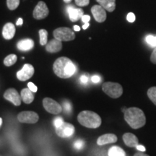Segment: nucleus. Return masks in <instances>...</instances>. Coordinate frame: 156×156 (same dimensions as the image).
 Listing matches in <instances>:
<instances>
[{"label":"nucleus","instance_id":"1","mask_svg":"<svg viewBox=\"0 0 156 156\" xmlns=\"http://www.w3.org/2000/svg\"><path fill=\"white\" fill-rule=\"evenodd\" d=\"M54 73L58 77L67 79L73 76L76 72V67L71 59L62 56L58 58L53 65Z\"/></svg>","mask_w":156,"mask_h":156},{"label":"nucleus","instance_id":"2","mask_svg":"<svg viewBox=\"0 0 156 156\" xmlns=\"http://www.w3.org/2000/svg\"><path fill=\"white\" fill-rule=\"evenodd\" d=\"M124 120L132 129H137L143 126L146 123V117L141 109L136 107L126 108L124 112Z\"/></svg>","mask_w":156,"mask_h":156},{"label":"nucleus","instance_id":"3","mask_svg":"<svg viewBox=\"0 0 156 156\" xmlns=\"http://www.w3.org/2000/svg\"><path fill=\"white\" fill-rule=\"evenodd\" d=\"M77 120L81 125L90 129H96L101 126V116L91 111H83L78 114Z\"/></svg>","mask_w":156,"mask_h":156},{"label":"nucleus","instance_id":"4","mask_svg":"<svg viewBox=\"0 0 156 156\" xmlns=\"http://www.w3.org/2000/svg\"><path fill=\"white\" fill-rule=\"evenodd\" d=\"M103 91L112 98H118L122 96L123 87L120 84L112 82H106L102 85Z\"/></svg>","mask_w":156,"mask_h":156},{"label":"nucleus","instance_id":"5","mask_svg":"<svg viewBox=\"0 0 156 156\" xmlns=\"http://www.w3.org/2000/svg\"><path fill=\"white\" fill-rule=\"evenodd\" d=\"M54 38L58 39L61 41H70L75 38V34L74 31L69 28L62 27L55 29L53 32Z\"/></svg>","mask_w":156,"mask_h":156},{"label":"nucleus","instance_id":"6","mask_svg":"<svg viewBox=\"0 0 156 156\" xmlns=\"http://www.w3.org/2000/svg\"><path fill=\"white\" fill-rule=\"evenodd\" d=\"M43 106L46 112L52 114H58L62 111L61 105L50 98H45L43 100Z\"/></svg>","mask_w":156,"mask_h":156},{"label":"nucleus","instance_id":"7","mask_svg":"<svg viewBox=\"0 0 156 156\" xmlns=\"http://www.w3.org/2000/svg\"><path fill=\"white\" fill-rule=\"evenodd\" d=\"M17 119L20 123L25 124H35L38 122L39 116L36 112L31 111H25L17 115Z\"/></svg>","mask_w":156,"mask_h":156},{"label":"nucleus","instance_id":"8","mask_svg":"<svg viewBox=\"0 0 156 156\" xmlns=\"http://www.w3.org/2000/svg\"><path fill=\"white\" fill-rule=\"evenodd\" d=\"M49 14V10L46 4L43 1H40L35 7L33 12V16L36 20L45 19Z\"/></svg>","mask_w":156,"mask_h":156},{"label":"nucleus","instance_id":"9","mask_svg":"<svg viewBox=\"0 0 156 156\" xmlns=\"http://www.w3.org/2000/svg\"><path fill=\"white\" fill-rule=\"evenodd\" d=\"M75 132V126L70 123L64 122L59 127L56 128V133L58 136L67 138L71 136Z\"/></svg>","mask_w":156,"mask_h":156},{"label":"nucleus","instance_id":"10","mask_svg":"<svg viewBox=\"0 0 156 156\" xmlns=\"http://www.w3.org/2000/svg\"><path fill=\"white\" fill-rule=\"evenodd\" d=\"M34 67L30 64H25L23 67L17 73V77L20 81H26L34 75Z\"/></svg>","mask_w":156,"mask_h":156},{"label":"nucleus","instance_id":"11","mask_svg":"<svg viewBox=\"0 0 156 156\" xmlns=\"http://www.w3.org/2000/svg\"><path fill=\"white\" fill-rule=\"evenodd\" d=\"M4 98L7 101L12 103L15 106H20L22 98H21V95L19 94L18 92L14 88H9L8 90H7L4 93Z\"/></svg>","mask_w":156,"mask_h":156},{"label":"nucleus","instance_id":"12","mask_svg":"<svg viewBox=\"0 0 156 156\" xmlns=\"http://www.w3.org/2000/svg\"><path fill=\"white\" fill-rule=\"evenodd\" d=\"M91 12L93 17L98 23H103L106 19V12L101 5H95L91 8Z\"/></svg>","mask_w":156,"mask_h":156},{"label":"nucleus","instance_id":"13","mask_svg":"<svg viewBox=\"0 0 156 156\" xmlns=\"http://www.w3.org/2000/svg\"><path fill=\"white\" fill-rule=\"evenodd\" d=\"M67 11L69 15V20L72 22H77L84 15V12L80 8H75L73 5H69L67 7Z\"/></svg>","mask_w":156,"mask_h":156},{"label":"nucleus","instance_id":"14","mask_svg":"<svg viewBox=\"0 0 156 156\" xmlns=\"http://www.w3.org/2000/svg\"><path fill=\"white\" fill-rule=\"evenodd\" d=\"M62 41L56 38L52 39L46 45V50L49 53H57L62 50Z\"/></svg>","mask_w":156,"mask_h":156},{"label":"nucleus","instance_id":"15","mask_svg":"<svg viewBox=\"0 0 156 156\" xmlns=\"http://www.w3.org/2000/svg\"><path fill=\"white\" fill-rule=\"evenodd\" d=\"M16 29L15 25L12 23H7L4 25L2 29V36L6 40H10L15 36Z\"/></svg>","mask_w":156,"mask_h":156},{"label":"nucleus","instance_id":"16","mask_svg":"<svg viewBox=\"0 0 156 156\" xmlns=\"http://www.w3.org/2000/svg\"><path fill=\"white\" fill-rule=\"evenodd\" d=\"M117 141V136L114 134H105L98 138L97 144L98 145L102 146L106 144L114 143Z\"/></svg>","mask_w":156,"mask_h":156},{"label":"nucleus","instance_id":"17","mask_svg":"<svg viewBox=\"0 0 156 156\" xmlns=\"http://www.w3.org/2000/svg\"><path fill=\"white\" fill-rule=\"evenodd\" d=\"M123 140L124 144L129 147H136L139 145V140L138 138L132 133H125L123 135Z\"/></svg>","mask_w":156,"mask_h":156},{"label":"nucleus","instance_id":"18","mask_svg":"<svg viewBox=\"0 0 156 156\" xmlns=\"http://www.w3.org/2000/svg\"><path fill=\"white\" fill-rule=\"evenodd\" d=\"M17 48L20 51H29L32 49L34 46V41L32 39L26 38L23 39V40L20 41L17 44Z\"/></svg>","mask_w":156,"mask_h":156},{"label":"nucleus","instance_id":"19","mask_svg":"<svg viewBox=\"0 0 156 156\" xmlns=\"http://www.w3.org/2000/svg\"><path fill=\"white\" fill-rule=\"evenodd\" d=\"M32 90L28 88H24L21 90L20 95L23 102L26 104H30L34 101V95Z\"/></svg>","mask_w":156,"mask_h":156},{"label":"nucleus","instance_id":"20","mask_svg":"<svg viewBox=\"0 0 156 156\" xmlns=\"http://www.w3.org/2000/svg\"><path fill=\"white\" fill-rule=\"evenodd\" d=\"M96 1L106 10L110 12L114 11L116 9V0H96Z\"/></svg>","mask_w":156,"mask_h":156},{"label":"nucleus","instance_id":"21","mask_svg":"<svg viewBox=\"0 0 156 156\" xmlns=\"http://www.w3.org/2000/svg\"><path fill=\"white\" fill-rule=\"evenodd\" d=\"M108 156H126V153L119 146H113L108 150Z\"/></svg>","mask_w":156,"mask_h":156},{"label":"nucleus","instance_id":"22","mask_svg":"<svg viewBox=\"0 0 156 156\" xmlns=\"http://www.w3.org/2000/svg\"><path fill=\"white\" fill-rule=\"evenodd\" d=\"M17 60V56L15 54H9L4 60V64L7 67H11L16 63Z\"/></svg>","mask_w":156,"mask_h":156},{"label":"nucleus","instance_id":"23","mask_svg":"<svg viewBox=\"0 0 156 156\" xmlns=\"http://www.w3.org/2000/svg\"><path fill=\"white\" fill-rule=\"evenodd\" d=\"M39 36H40V44L41 46H45L48 43V32L45 29H41L38 31Z\"/></svg>","mask_w":156,"mask_h":156},{"label":"nucleus","instance_id":"24","mask_svg":"<svg viewBox=\"0 0 156 156\" xmlns=\"http://www.w3.org/2000/svg\"><path fill=\"white\" fill-rule=\"evenodd\" d=\"M147 96L156 106V87H152L147 90Z\"/></svg>","mask_w":156,"mask_h":156},{"label":"nucleus","instance_id":"25","mask_svg":"<svg viewBox=\"0 0 156 156\" xmlns=\"http://www.w3.org/2000/svg\"><path fill=\"white\" fill-rule=\"evenodd\" d=\"M20 2V0H7V7L10 10H15L18 7Z\"/></svg>","mask_w":156,"mask_h":156},{"label":"nucleus","instance_id":"26","mask_svg":"<svg viewBox=\"0 0 156 156\" xmlns=\"http://www.w3.org/2000/svg\"><path fill=\"white\" fill-rule=\"evenodd\" d=\"M147 44L151 46V47L155 48L156 47V36H153V35H148L145 38Z\"/></svg>","mask_w":156,"mask_h":156},{"label":"nucleus","instance_id":"27","mask_svg":"<svg viewBox=\"0 0 156 156\" xmlns=\"http://www.w3.org/2000/svg\"><path fill=\"white\" fill-rule=\"evenodd\" d=\"M84 145H85V142L82 140H77L74 142L73 146L75 149L77 150H81L84 147Z\"/></svg>","mask_w":156,"mask_h":156},{"label":"nucleus","instance_id":"28","mask_svg":"<svg viewBox=\"0 0 156 156\" xmlns=\"http://www.w3.org/2000/svg\"><path fill=\"white\" fill-rule=\"evenodd\" d=\"M63 123H64V120L61 116H57L55 119L54 120V125L56 128L59 127L62 124H63Z\"/></svg>","mask_w":156,"mask_h":156},{"label":"nucleus","instance_id":"29","mask_svg":"<svg viewBox=\"0 0 156 156\" xmlns=\"http://www.w3.org/2000/svg\"><path fill=\"white\" fill-rule=\"evenodd\" d=\"M62 106H63L64 110H65V112H67V113H70L72 112V108H72V105H71V103H70L68 101H64Z\"/></svg>","mask_w":156,"mask_h":156},{"label":"nucleus","instance_id":"30","mask_svg":"<svg viewBox=\"0 0 156 156\" xmlns=\"http://www.w3.org/2000/svg\"><path fill=\"white\" fill-rule=\"evenodd\" d=\"M89 3L90 0H75V4L80 7H86Z\"/></svg>","mask_w":156,"mask_h":156},{"label":"nucleus","instance_id":"31","mask_svg":"<svg viewBox=\"0 0 156 156\" xmlns=\"http://www.w3.org/2000/svg\"><path fill=\"white\" fill-rule=\"evenodd\" d=\"M135 15H134V13L129 12L128 13L127 16H126V20H127L128 22L129 23H134L135 21Z\"/></svg>","mask_w":156,"mask_h":156},{"label":"nucleus","instance_id":"32","mask_svg":"<svg viewBox=\"0 0 156 156\" xmlns=\"http://www.w3.org/2000/svg\"><path fill=\"white\" fill-rule=\"evenodd\" d=\"M28 87L30 90H32L34 93H36V92H37V90H38V87H37L36 85H35L34 84L32 83V82L28 83Z\"/></svg>","mask_w":156,"mask_h":156},{"label":"nucleus","instance_id":"33","mask_svg":"<svg viewBox=\"0 0 156 156\" xmlns=\"http://www.w3.org/2000/svg\"><path fill=\"white\" fill-rule=\"evenodd\" d=\"M151 61L152 62V63L156 64V47L154 48L153 52H152L151 56Z\"/></svg>","mask_w":156,"mask_h":156},{"label":"nucleus","instance_id":"34","mask_svg":"<svg viewBox=\"0 0 156 156\" xmlns=\"http://www.w3.org/2000/svg\"><path fill=\"white\" fill-rule=\"evenodd\" d=\"M80 82L81 84H83V85H86L88 83V77H87L86 75H82L80 77Z\"/></svg>","mask_w":156,"mask_h":156},{"label":"nucleus","instance_id":"35","mask_svg":"<svg viewBox=\"0 0 156 156\" xmlns=\"http://www.w3.org/2000/svg\"><path fill=\"white\" fill-rule=\"evenodd\" d=\"M101 77H99L98 75H93L92 78H91V80H92V82L93 83H100L101 81Z\"/></svg>","mask_w":156,"mask_h":156},{"label":"nucleus","instance_id":"36","mask_svg":"<svg viewBox=\"0 0 156 156\" xmlns=\"http://www.w3.org/2000/svg\"><path fill=\"white\" fill-rule=\"evenodd\" d=\"M82 21L84 23H89L90 20V17L87 15H84L83 17H82Z\"/></svg>","mask_w":156,"mask_h":156},{"label":"nucleus","instance_id":"37","mask_svg":"<svg viewBox=\"0 0 156 156\" xmlns=\"http://www.w3.org/2000/svg\"><path fill=\"white\" fill-rule=\"evenodd\" d=\"M136 150H137V151H140V152H145V151H146L145 147H144L143 145H136Z\"/></svg>","mask_w":156,"mask_h":156},{"label":"nucleus","instance_id":"38","mask_svg":"<svg viewBox=\"0 0 156 156\" xmlns=\"http://www.w3.org/2000/svg\"><path fill=\"white\" fill-rule=\"evenodd\" d=\"M23 23V19L20 17V18L17 20V23H16V25H17V26H20V25H22Z\"/></svg>","mask_w":156,"mask_h":156},{"label":"nucleus","instance_id":"39","mask_svg":"<svg viewBox=\"0 0 156 156\" xmlns=\"http://www.w3.org/2000/svg\"><path fill=\"white\" fill-rule=\"evenodd\" d=\"M134 156H150L147 155V154L143 153V152H140V153H136L134 154Z\"/></svg>","mask_w":156,"mask_h":156},{"label":"nucleus","instance_id":"40","mask_svg":"<svg viewBox=\"0 0 156 156\" xmlns=\"http://www.w3.org/2000/svg\"><path fill=\"white\" fill-rule=\"evenodd\" d=\"M73 28H74V30L77 31V32H78V31L80 30V27L78 26V25H74Z\"/></svg>","mask_w":156,"mask_h":156},{"label":"nucleus","instance_id":"41","mask_svg":"<svg viewBox=\"0 0 156 156\" xmlns=\"http://www.w3.org/2000/svg\"><path fill=\"white\" fill-rule=\"evenodd\" d=\"M90 26V24L88 23H85V24L83 25V28L84 29V30H86V29L88 28V27Z\"/></svg>","mask_w":156,"mask_h":156},{"label":"nucleus","instance_id":"42","mask_svg":"<svg viewBox=\"0 0 156 156\" xmlns=\"http://www.w3.org/2000/svg\"><path fill=\"white\" fill-rule=\"evenodd\" d=\"M71 1H72V0H64V2L65 3H69Z\"/></svg>","mask_w":156,"mask_h":156},{"label":"nucleus","instance_id":"43","mask_svg":"<svg viewBox=\"0 0 156 156\" xmlns=\"http://www.w3.org/2000/svg\"><path fill=\"white\" fill-rule=\"evenodd\" d=\"M2 125V119H0V126Z\"/></svg>","mask_w":156,"mask_h":156}]
</instances>
